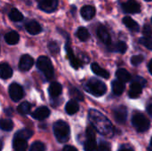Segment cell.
I'll list each match as a JSON object with an SVG mask.
<instances>
[{
  "mask_svg": "<svg viewBox=\"0 0 152 151\" xmlns=\"http://www.w3.org/2000/svg\"><path fill=\"white\" fill-rule=\"evenodd\" d=\"M89 120L93 126L102 134L107 135L112 130L110 121L95 109H91L89 111Z\"/></svg>",
  "mask_w": 152,
  "mask_h": 151,
  "instance_id": "cell-1",
  "label": "cell"
},
{
  "mask_svg": "<svg viewBox=\"0 0 152 151\" xmlns=\"http://www.w3.org/2000/svg\"><path fill=\"white\" fill-rule=\"evenodd\" d=\"M85 89L89 93H91L96 97H100V96H102L105 94V93L107 91V86L100 79L93 77L86 83Z\"/></svg>",
  "mask_w": 152,
  "mask_h": 151,
  "instance_id": "cell-2",
  "label": "cell"
},
{
  "mask_svg": "<svg viewBox=\"0 0 152 151\" xmlns=\"http://www.w3.org/2000/svg\"><path fill=\"white\" fill-rule=\"evenodd\" d=\"M53 133H54L56 139L61 143L67 142L69 139V134H70L69 126L66 122L62 120H59L54 123Z\"/></svg>",
  "mask_w": 152,
  "mask_h": 151,
  "instance_id": "cell-3",
  "label": "cell"
},
{
  "mask_svg": "<svg viewBox=\"0 0 152 151\" xmlns=\"http://www.w3.org/2000/svg\"><path fill=\"white\" fill-rule=\"evenodd\" d=\"M37 68L45 75L47 79H51L53 77V67L51 60L46 56H40L37 61Z\"/></svg>",
  "mask_w": 152,
  "mask_h": 151,
  "instance_id": "cell-4",
  "label": "cell"
},
{
  "mask_svg": "<svg viewBox=\"0 0 152 151\" xmlns=\"http://www.w3.org/2000/svg\"><path fill=\"white\" fill-rule=\"evenodd\" d=\"M132 124L134 126V128L140 133L146 132L147 130H149L151 126L149 119L141 113H136L134 115L132 118Z\"/></svg>",
  "mask_w": 152,
  "mask_h": 151,
  "instance_id": "cell-5",
  "label": "cell"
},
{
  "mask_svg": "<svg viewBox=\"0 0 152 151\" xmlns=\"http://www.w3.org/2000/svg\"><path fill=\"white\" fill-rule=\"evenodd\" d=\"M146 85V81L144 78L137 77L136 80H134L131 85H130V89H129V97L132 99H135L138 98L140 96V94L142 92V87Z\"/></svg>",
  "mask_w": 152,
  "mask_h": 151,
  "instance_id": "cell-6",
  "label": "cell"
},
{
  "mask_svg": "<svg viewBox=\"0 0 152 151\" xmlns=\"http://www.w3.org/2000/svg\"><path fill=\"white\" fill-rule=\"evenodd\" d=\"M9 95L13 101H19L24 96L23 88L19 84L12 83L9 86Z\"/></svg>",
  "mask_w": 152,
  "mask_h": 151,
  "instance_id": "cell-7",
  "label": "cell"
},
{
  "mask_svg": "<svg viewBox=\"0 0 152 151\" xmlns=\"http://www.w3.org/2000/svg\"><path fill=\"white\" fill-rule=\"evenodd\" d=\"M65 49H66V52H67V55H68V58L69 60V62L71 64V66L74 68V69H78L82 66V62L80 61L79 59H77L74 53H73V50L71 48V45H70V43H69V38H67V43H66V45H65Z\"/></svg>",
  "mask_w": 152,
  "mask_h": 151,
  "instance_id": "cell-8",
  "label": "cell"
},
{
  "mask_svg": "<svg viewBox=\"0 0 152 151\" xmlns=\"http://www.w3.org/2000/svg\"><path fill=\"white\" fill-rule=\"evenodd\" d=\"M58 0H40L38 7L45 12H53L58 7Z\"/></svg>",
  "mask_w": 152,
  "mask_h": 151,
  "instance_id": "cell-9",
  "label": "cell"
},
{
  "mask_svg": "<svg viewBox=\"0 0 152 151\" xmlns=\"http://www.w3.org/2000/svg\"><path fill=\"white\" fill-rule=\"evenodd\" d=\"M122 9L126 13H138L141 12V6L135 0H128L122 4Z\"/></svg>",
  "mask_w": 152,
  "mask_h": 151,
  "instance_id": "cell-10",
  "label": "cell"
},
{
  "mask_svg": "<svg viewBox=\"0 0 152 151\" xmlns=\"http://www.w3.org/2000/svg\"><path fill=\"white\" fill-rule=\"evenodd\" d=\"M34 65L33 58L28 54H24L20 57L19 61V69L21 71H28Z\"/></svg>",
  "mask_w": 152,
  "mask_h": 151,
  "instance_id": "cell-11",
  "label": "cell"
},
{
  "mask_svg": "<svg viewBox=\"0 0 152 151\" xmlns=\"http://www.w3.org/2000/svg\"><path fill=\"white\" fill-rule=\"evenodd\" d=\"M97 36L100 38V40L102 42H103L106 45H110L111 44V37L109 33V31L107 30L106 27H104L103 25H100L97 28Z\"/></svg>",
  "mask_w": 152,
  "mask_h": 151,
  "instance_id": "cell-12",
  "label": "cell"
},
{
  "mask_svg": "<svg viewBox=\"0 0 152 151\" xmlns=\"http://www.w3.org/2000/svg\"><path fill=\"white\" fill-rule=\"evenodd\" d=\"M114 117L117 123L123 124L127 117V109L125 106H119L114 109Z\"/></svg>",
  "mask_w": 152,
  "mask_h": 151,
  "instance_id": "cell-13",
  "label": "cell"
},
{
  "mask_svg": "<svg viewBox=\"0 0 152 151\" xmlns=\"http://www.w3.org/2000/svg\"><path fill=\"white\" fill-rule=\"evenodd\" d=\"M50 115V110L47 107L42 106L37 108L33 113H32V117L33 118L37 119V120H44L46 117H48Z\"/></svg>",
  "mask_w": 152,
  "mask_h": 151,
  "instance_id": "cell-14",
  "label": "cell"
},
{
  "mask_svg": "<svg viewBox=\"0 0 152 151\" xmlns=\"http://www.w3.org/2000/svg\"><path fill=\"white\" fill-rule=\"evenodd\" d=\"M26 30L30 34V35H37L42 32V27L41 25L36 21V20H30L25 25Z\"/></svg>",
  "mask_w": 152,
  "mask_h": 151,
  "instance_id": "cell-15",
  "label": "cell"
},
{
  "mask_svg": "<svg viewBox=\"0 0 152 151\" xmlns=\"http://www.w3.org/2000/svg\"><path fill=\"white\" fill-rule=\"evenodd\" d=\"M95 12H96L95 8L92 5H85L81 8V11H80L82 17L86 20H92L94 17Z\"/></svg>",
  "mask_w": 152,
  "mask_h": 151,
  "instance_id": "cell-16",
  "label": "cell"
},
{
  "mask_svg": "<svg viewBox=\"0 0 152 151\" xmlns=\"http://www.w3.org/2000/svg\"><path fill=\"white\" fill-rule=\"evenodd\" d=\"M61 92H62V86L60 83L58 82L51 83L49 89H48V93L52 98H57L58 96L61 95Z\"/></svg>",
  "mask_w": 152,
  "mask_h": 151,
  "instance_id": "cell-17",
  "label": "cell"
},
{
  "mask_svg": "<svg viewBox=\"0 0 152 151\" xmlns=\"http://www.w3.org/2000/svg\"><path fill=\"white\" fill-rule=\"evenodd\" d=\"M13 149L15 151H27L28 150V142L27 140L14 137L13 138V143H12Z\"/></svg>",
  "mask_w": 152,
  "mask_h": 151,
  "instance_id": "cell-18",
  "label": "cell"
},
{
  "mask_svg": "<svg viewBox=\"0 0 152 151\" xmlns=\"http://www.w3.org/2000/svg\"><path fill=\"white\" fill-rule=\"evenodd\" d=\"M12 76V69L7 63H1L0 65V77L2 79H8Z\"/></svg>",
  "mask_w": 152,
  "mask_h": 151,
  "instance_id": "cell-19",
  "label": "cell"
},
{
  "mask_svg": "<svg viewBox=\"0 0 152 151\" xmlns=\"http://www.w3.org/2000/svg\"><path fill=\"white\" fill-rule=\"evenodd\" d=\"M91 69L93 72H94V74H96L97 76H99L101 77H103V78H109L110 77V73L106 69H102L98 63H95V62L93 63L91 65Z\"/></svg>",
  "mask_w": 152,
  "mask_h": 151,
  "instance_id": "cell-20",
  "label": "cell"
},
{
  "mask_svg": "<svg viewBox=\"0 0 152 151\" xmlns=\"http://www.w3.org/2000/svg\"><path fill=\"white\" fill-rule=\"evenodd\" d=\"M123 23L125 24V26H126L127 28H129V29L132 30V31L138 32L139 29H140L139 24H138L134 20H133L131 17H129V16H126V17H125V18L123 19Z\"/></svg>",
  "mask_w": 152,
  "mask_h": 151,
  "instance_id": "cell-21",
  "label": "cell"
},
{
  "mask_svg": "<svg viewBox=\"0 0 152 151\" xmlns=\"http://www.w3.org/2000/svg\"><path fill=\"white\" fill-rule=\"evenodd\" d=\"M4 40L8 44H11V45L16 44L20 40V36L16 31H10L5 34Z\"/></svg>",
  "mask_w": 152,
  "mask_h": 151,
  "instance_id": "cell-22",
  "label": "cell"
},
{
  "mask_svg": "<svg viewBox=\"0 0 152 151\" xmlns=\"http://www.w3.org/2000/svg\"><path fill=\"white\" fill-rule=\"evenodd\" d=\"M111 87H112V92L116 95H121L123 92L125 91V85L124 82L120 80H114L111 83Z\"/></svg>",
  "mask_w": 152,
  "mask_h": 151,
  "instance_id": "cell-23",
  "label": "cell"
},
{
  "mask_svg": "<svg viewBox=\"0 0 152 151\" xmlns=\"http://www.w3.org/2000/svg\"><path fill=\"white\" fill-rule=\"evenodd\" d=\"M65 109L69 115H74L79 110V105L76 100H71V101H68V103L66 104Z\"/></svg>",
  "mask_w": 152,
  "mask_h": 151,
  "instance_id": "cell-24",
  "label": "cell"
},
{
  "mask_svg": "<svg viewBox=\"0 0 152 151\" xmlns=\"http://www.w3.org/2000/svg\"><path fill=\"white\" fill-rule=\"evenodd\" d=\"M116 76H117V77H118V80H120V81H122L124 83L129 82L131 80V78H132L130 73L126 69H118L117 72H116Z\"/></svg>",
  "mask_w": 152,
  "mask_h": 151,
  "instance_id": "cell-25",
  "label": "cell"
},
{
  "mask_svg": "<svg viewBox=\"0 0 152 151\" xmlns=\"http://www.w3.org/2000/svg\"><path fill=\"white\" fill-rule=\"evenodd\" d=\"M109 49L110 51H114V52H118L120 53H125L127 50V44L124 42V41H118L115 45L110 46L109 45Z\"/></svg>",
  "mask_w": 152,
  "mask_h": 151,
  "instance_id": "cell-26",
  "label": "cell"
},
{
  "mask_svg": "<svg viewBox=\"0 0 152 151\" xmlns=\"http://www.w3.org/2000/svg\"><path fill=\"white\" fill-rule=\"evenodd\" d=\"M77 36L80 41H86L88 40V38L90 37V33L88 31V29L85 27H80L77 28Z\"/></svg>",
  "mask_w": 152,
  "mask_h": 151,
  "instance_id": "cell-27",
  "label": "cell"
},
{
  "mask_svg": "<svg viewBox=\"0 0 152 151\" xmlns=\"http://www.w3.org/2000/svg\"><path fill=\"white\" fill-rule=\"evenodd\" d=\"M8 15H9L10 20H12V21H20L23 20L22 13L17 8H12Z\"/></svg>",
  "mask_w": 152,
  "mask_h": 151,
  "instance_id": "cell-28",
  "label": "cell"
},
{
  "mask_svg": "<svg viewBox=\"0 0 152 151\" xmlns=\"http://www.w3.org/2000/svg\"><path fill=\"white\" fill-rule=\"evenodd\" d=\"M30 109H31V104L28 103V101H24L22 103H20L18 108H17V111L19 114L20 115H27L29 113L30 111Z\"/></svg>",
  "mask_w": 152,
  "mask_h": 151,
  "instance_id": "cell-29",
  "label": "cell"
},
{
  "mask_svg": "<svg viewBox=\"0 0 152 151\" xmlns=\"http://www.w3.org/2000/svg\"><path fill=\"white\" fill-rule=\"evenodd\" d=\"M69 94L76 101H84V96H83L82 93L78 89H77L76 87L71 86L69 88Z\"/></svg>",
  "mask_w": 152,
  "mask_h": 151,
  "instance_id": "cell-30",
  "label": "cell"
},
{
  "mask_svg": "<svg viewBox=\"0 0 152 151\" xmlns=\"http://www.w3.org/2000/svg\"><path fill=\"white\" fill-rule=\"evenodd\" d=\"M84 150L85 151H95L96 150V141L95 138H86Z\"/></svg>",
  "mask_w": 152,
  "mask_h": 151,
  "instance_id": "cell-31",
  "label": "cell"
},
{
  "mask_svg": "<svg viewBox=\"0 0 152 151\" xmlns=\"http://www.w3.org/2000/svg\"><path fill=\"white\" fill-rule=\"evenodd\" d=\"M0 126H1L2 130L6 131V132H10L13 128V123L11 119H8V118L2 119L1 123H0Z\"/></svg>",
  "mask_w": 152,
  "mask_h": 151,
  "instance_id": "cell-32",
  "label": "cell"
},
{
  "mask_svg": "<svg viewBox=\"0 0 152 151\" xmlns=\"http://www.w3.org/2000/svg\"><path fill=\"white\" fill-rule=\"evenodd\" d=\"M33 135V132L28 129H22L20 131H18L16 133V134L14 135V137H19V138H22L25 140H28L30 137H32Z\"/></svg>",
  "mask_w": 152,
  "mask_h": 151,
  "instance_id": "cell-33",
  "label": "cell"
},
{
  "mask_svg": "<svg viewBox=\"0 0 152 151\" xmlns=\"http://www.w3.org/2000/svg\"><path fill=\"white\" fill-rule=\"evenodd\" d=\"M139 43L144 45L146 48L152 51V37L151 36H144L142 38H140Z\"/></svg>",
  "mask_w": 152,
  "mask_h": 151,
  "instance_id": "cell-34",
  "label": "cell"
},
{
  "mask_svg": "<svg viewBox=\"0 0 152 151\" xmlns=\"http://www.w3.org/2000/svg\"><path fill=\"white\" fill-rule=\"evenodd\" d=\"M29 151H45V144L40 142H36L31 145Z\"/></svg>",
  "mask_w": 152,
  "mask_h": 151,
  "instance_id": "cell-35",
  "label": "cell"
},
{
  "mask_svg": "<svg viewBox=\"0 0 152 151\" xmlns=\"http://www.w3.org/2000/svg\"><path fill=\"white\" fill-rule=\"evenodd\" d=\"M48 49L50 50V52L53 53V54H55V53H58L60 52V46H59V44L55 41H52L48 44Z\"/></svg>",
  "mask_w": 152,
  "mask_h": 151,
  "instance_id": "cell-36",
  "label": "cell"
},
{
  "mask_svg": "<svg viewBox=\"0 0 152 151\" xmlns=\"http://www.w3.org/2000/svg\"><path fill=\"white\" fill-rule=\"evenodd\" d=\"M144 60V57L141 54L139 55H134L132 58H131V63L134 66H138L139 64H141Z\"/></svg>",
  "mask_w": 152,
  "mask_h": 151,
  "instance_id": "cell-37",
  "label": "cell"
},
{
  "mask_svg": "<svg viewBox=\"0 0 152 151\" xmlns=\"http://www.w3.org/2000/svg\"><path fill=\"white\" fill-rule=\"evenodd\" d=\"M97 151H111L110 145L107 142H102L97 148Z\"/></svg>",
  "mask_w": 152,
  "mask_h": 151,
  "instance_id": "cell-38",
  "label": "cell"
},
{
  "mask_svg": "<svg viewBox=\"0 0 152 151\" xmlns=\"http://www.w3.org/2000/svg\"><path fill=\"white\" fill-rule=\"evenodd\" d=\"M142 34L144 36H150L152 35V29L149 24H145L142 28Z\"/></svg>",
  "mask_w": 152,
  "mask_h": 151,
  "instance_id": "cell-39",
  "label": "cell"
},
{
  "mask_svg": "<svg viewBox=\"0 0 152 151\" xmlns=\"http://www.w3.org/2000/svg\"><path fill=\"white\" fill-rule=\"evenodd\" d=\"M62 151H77V150L73 146H66V147H64Z\"/></svg>",
  "mask_w": 152,
  "mask_h": 151,
  "instance_id": "cell-40",
  "label": "cell"
},
{
  "mask_svg": "<svg viewBox=\"0 0 152 151\" xmlns=\"http://www.w3.org/2000/svg\"><path fill=\"white\" fill-rule=\"evenodd\" d=\"M148 68H149V71H150V73L152 75V59L150 61V62H149Z\"/></svg>",
  "mask_w": 152,
  "mask_h": 151,
  "instance_id": "cell-41",
  "label": "cell"
},
{
  "mask_svg": "<svg viewBox=\"0 0 152 151\" xmlns=\"http://www.w3.org/2000/svg\"><path fill=\"white\" fill-rule=\"evenodd\" d=\"M147 111H148V113L152 117V104H151V105L147 108Z\"/></svg>",
  "mask_w": 152,
  "mask_h": 151,
  "instance_id": "cell-42",
  "label": "cell"
},
{
  "mask_svg": "<svg viewBox=\"0 0 152 151\" xmlns=\"http://www.w3.org/2000/svg\"><path fill=\"white\" fill-rule=\"evenodd\" d=\"M119 151H134L132 150H130V149H123V150H121Z\"/></svg>",
  "mask_w": 152,
  "mask_h": 151,
  "instance_id": "cell-43",
  "label": "cell"
},
{
  "mask_svg": "<svg viewBox=\"0 0 152 151\" xmlns=\"http://www.w3.org/2000/svg\"><path fill=\"white\" fill-rule=\"evenodd\" d=\"M151 147H152V138H151Z\"/></svg>",
  "mask_w": 152,
  "mask_h": 151,
  "instance_id": "cell-44",
  "label": "cell"
},
{
  "mask_svg": "<svg viewBox=\"0 0 152 151\" xmlns=\"http://www.w3.org/2000/svg\"><path fill=\"white\" fill-rule=\"evenodd\" d=\"M150 150L152 151V147H151V148H150Z\"/></svg>",
  "mask_w": 152,
  "mask_h": 151,
  "instance_id": "cell-45",
  "label": "cell"
},
{
  "mask_svg": "<svg viewBox=\"0 0 152 151\" xmlns=\"http://www.w3.org/2000/svg\"><path fill=\"white\" fill-rule=\"evenodd\" d=\"M145 1H147V2H150V1H152V0H145Z\"/></svg>",
  "mask_w": 152,
  "mask_h": 151,
  "instance_id": "cell-46",
  "label": "cell"
},
{
  "mask_svg": "<svg viewBox=\"0 0 152 151\" xmlns=\"http://www.w3.org/2000/svg\"><path fill=\"white\" fill-rule=\"evenodd\" d=\"M151 21H152V19H151Z\"/></svg>",
  "mask_w": 152,
  "mask_h": 151,
  "instance_id": "cell-47",
  "label": "cell"
}]
</instances>
